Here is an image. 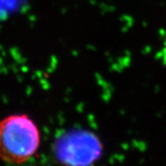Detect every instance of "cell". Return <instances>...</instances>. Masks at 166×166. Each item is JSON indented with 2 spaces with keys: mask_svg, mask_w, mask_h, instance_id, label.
Listing matches in <instances>:
<instances>
[{
  "mask_svg": "<svg viewBox=\"0 0 166 166\" xmlns=\"http://www.w3.org/2000/svg\"><path fill=\"white\" fill-rule=\"evenodd\" d=\"M40 132L27 115H13L0 122V158L22 164L33 157L40 146Z\"/></svg>",
  "mask_w": 166,
  "mask_h": 166,
  "instance_id": "6da1fadb",
  "label": "cell"
},
{
  "mask_svg": "<svg viewBox=\"0 0 166 166\" xmlns=\"http://www.w3.org/2000/svg\"><path fill=\"white\" fill-rule=\"evenodd\" d=\"M102 151V143L96 135L83 129L66 131L54 143L55 156L63 166H93Z\"/></svg>",
  "mask_w": 166,
  "mask_h": 166,
  "instance_id": "7a4b0ae2",
  "label": "cell"
}]
</instances>
